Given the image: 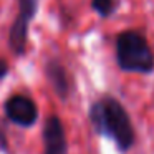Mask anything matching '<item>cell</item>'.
Masks as SVG:
<instances>
[{
	"label": "cell",
	"instance_id": "cell-1",
	"mask_svg": "<svg viewBox=\"0 0 154 154\" xmlns=\"http://www.w3.org/2000/svg\"><path fill=\"white\" fill-rule=\"evenodd\" d=\"M90 121L100 136L109 137L119 151H128L136 143L133 123L124 106L113 96H103L91 104Z\"/></svg>",
	"mask_w": 154,
	"mask_h": 154
},
{
	"label": "cell",
	"instance_id": "cell-2",
	"mask_svg": "<svg viewBox=\"0 0 154 154\" xmlns=\"http://www.w3.org/2000/svg\"><path fill=\"white\" fill-rule=\"evenodd\" d=\"M116 61L121 70L131 73L147 75L154 71V51L137 30L121 32L116 37Z\"/></svg>",
	"mask_w": 154,
	"mask_h": 154
},
{
	"label": "cell",
	"instance_id": "cell-3",
	"mask_svg": "<svg viewBox=\"0 0 154 154\" xmlns=\"http://www.w3.org/2000/svg\"><path fill=\"white\" fill-rule=\"evenodd\" d=\"M38 2L40 0H18V14L15 22L12 23L10 35H8V45L17 57H22L27 51L28 28L32 18L38 10Z\"/></svg>",
	"mask_w": 154,
	"mask_h": 154
},
{
	"label": "cell",
	"instance_id": "cell-4",
	"mask_svg": "<svg viewBox=\"0 0 154 154\" xmlns=\"http://www.w3.org/2000/svg\"><path fill=\"white\" fill-rule=\"evenodd\" d=\"M5 114L12 123L30 128L38 119V108L32 98L25 94H14L5 101Z\"/></svg>",
	"mask_w": 154,
	"mask_h": 154
},
{
	"label": "cell",
	"instance_id": "cell-5",
	"mask_svg": "<svg viewBox=\"0 0 154 154\" xmlns=\"http://www.w3.org/2000/svg\"><path fill=\"white\" fill-rule=\"evenodd\" d=\"M43 154H68L65 126L58 116H50L43 124Z\"/></svg>",
	"mask_w": 154,
	"mask_h": 154
},
{
	"label": "cell",
	"instance_id": "cell-6",
	"mask_svg": "<svg viewBox=\"0 0 154 154\" xmlns=\"http://www.w3.org/2000/svg\"><path fill=\"white\" fill-rule=\"evenodd\" d=\"M45 73H47V78L51 83V86H53L57 96L60 100H66L70 96L71 85H70V78H68L65 66L58 60H50L47 63V66H45Z\"/></svg>",
	"mask_w": 154,
	"mask_h": 154
},
{
	"label": "cell",
	"instance_id": "cell-7",
	"mask_svg": "<svg viewBox=\"0 0 154 154\" xmlns=\"http://www.w3.org/2000/svg\"><path fill=\"white\" fill-rule=\"evenodd\" d=\"M91 8L100 17L106 18L118 8V0H91Z\"/></svg>",
	"mask_w": 154,
	"mask_h": 154
},
{
	"label": "cell",
	"instance_id": "cell-8",
	"mask_svg": "<svg viewBox=\"0 0 154 154\" xmlns=\"http://www.w3.org/2000/svg\"><path fill=\"white\" fill-rule=\"evenodd\" d=\"M0 149L2 151H7L8 149V141H7V134H5L4 126L0 124Z\"/></svg>",
	"mask_w": 154,
	"mask_h": 154
},
{
	"label": "cell",
	"instance_id": "cell-9",
	"mask_svg": "<svg viewBox=\"0 0 154 154\" xmlns=\"http://www.w3.org/2000/svg\"><path fill=\"white\" fill-rule=\"evenodd\" d=\"M8 75V63L4 60V58H0V80L5 78Z\"/></svg>",
	"mask_w": 154,
	"mask_h": 154
}]
</instances>
